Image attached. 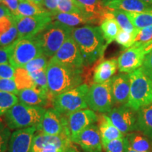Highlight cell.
<instances>
[{"label": "cell", "mask_w": 152, "mask_h": 152, "mask_svg": "<svg viewBox=\"0 0 152 152\" xmlns=\"http://www.w3.org/2000/svg\"><path fill=\"white\" fill-rule=\"evenodd\" d=\"M53 18L71 28H74L80 25H94V23L92 19L84 14L58 13L53 17Z\"/></svg>", "instance_id": "obj_26"}, {"label": "cell", "mask_w": 152, "mask_h": 152, "mask_svg": "<svg viewBox=\"0 0 152 152\" xmlns=\"http://www.w3.org/2000/svg\"><path fill=\"white\" fill-rule=\"evenodd\" d=\"M111 94L114 105H123L128 102L130 80L128 73H121L111 79Z\"/></svg>", "instance_id": "obj_17"}, {"label": "cell", "mask_w": 152, "mask_h": 152, "mask_svg": "<svg viewBox=\"0 0 152 152\" xmlns=\"http://www.w3.org/2000/svg\"><path fill=\"white\" fill-rule=\"evenodd\" d=\"M88 90V85L83 84L57 95L52 100L53 107L63 115H68L74 112L87 109Z\"/></svg>", "instance_id": "obj_6"}, {"label": "cell", "mask_w": 152, "mask_h": 152, "mask_svg": "<svg viewBox=\"0 0 152 152\" xmlns=\"http://www.w3.org/2000/svg\"><path fill=\"white\" fill-rule=\"evenodd\" d=\"M130 90L127 106L134 111L152 104V80L143 73L141 68L129 73Z\"/></svg>", "instance_id": "obj_4"}, {"label": "cell", "mask_w": 152, "mask_h": 152, "mask_svg": "<svg viewBox=\"0 0 152 152\" xmlns=\"http://www.w3.org/2000/svg\"><path fill=\"white\" fill-rule=\"evenodd\" d=\"M1 3L10 10L13 14H16L18 6V0H1Z\"/></svg>", "instance_id": "obj_47"}, {"label": "cell", "mask_w": 152, "mask_h": 152, "mask_svg": "<svg viewBox=\"0 0 152 152\" xmlns=\"http://www.w3.org/2000/svg\"><path fill=\"white\" fill-rule=\"evenodd\" d=\"M11 135V129L5 121L0 119V152H7Z\"/></svg>", "instance_id": "obj_37"}, {"label": "cell", "mask_w": 152, "mask_h": 152, "mask_svg": "<svg viewBox=\"0 0 152 152\" xmlns=\"http://www.w3.org/2000/svg\"><path fill=\"white\" fill-rule=\"evenodd\" d=\"M82 12L90 17L95 24H101L107 16L109 9L104 7L102 0H73Z\"/></svg>", "instance_id": "obj_18"}, {"label": "cell", "mask_w": 152, "mask_h": 152, "mask_svg": "<svg viewBox=\"0 0 152 152\" xmlns=\"http://www.w3.org/2000/svg\"><path fill=\"white\" fill-rule=\"evenodd\" d=\"M50 60L74 68H83L85 66L81 53L72 36L63 44Z\"/></svg>", "instance_id": "obj_13"}, {"label": "cell", "mask_w": 152, "mask_h": 152, "mask_svg": "<svg viewBox=\"0 0 152 152\" xmlns=\"http://www.w3.org/2000/svg\"><path fill=\"white\" fill-rule=\"evenodd\" d=\"M104 5L108 9L130 13H141L152 10V4L142 0H113Z\"/></svg>", "instance_id": "obj_20"}, {"label": "cell", "mask_w": 152, "mask_h": 152, "mask_svg": "<svg viewBox=\"0 0 152 152\" xmlns=\"http://www.w3.org/2000/svg\"><path fill=\"white\" fill-rule=\"evenodd\" d=\"M142 1H144V2L150 4H152V0H142Z\"/></svg>", "instance_id": "obj_53"}, {"label": "cell", "mask_w": 152, "mask_h": 152, "mask_svg": "<svg viewBox=\"0 0 152 152\" xmlns=\"http://www.w3.org/2000/svg\"><path fill=\"white\" fill-rule=\"evenodd\" d=\"M58 13L68 14H83L73 0H58Z\"/></svg>", "instance_id": "obj_40"}, {"label": "cell", "mask_w": 152, "mask_h": 152, "mask_svg": "<svg viewBox=\"0 0 152 152\" xmlns=\"http://www.w3.org/2000/svg\"><path fill=\"white\" fill-rule=\"evenodd\" d=\"M100 28L107 45L115 40L118 34L121 30L116 20L110 12L109 9L107 16L101 23Z\"/></svg>", "instance_id": "obj_25"}, {"label": "cell", "mask_w": 152, "mask_h": 152, "mask_svg": "<svg viewBox=\"0 0 152 152\" xmlns=\"http://www.w3.org/2000/svg\"><path fill=\"white\" fill-rule=\"evenodd\" d=\"M64 152H76V151H75V149H74L73 147H72V146H71V147H68V149H66Z\"/></svg>", "instance_id": "obj_51"}, {"label": "cell", "mask_w": 152, "mask_h": 152, "mask_svg": "<svg viewBox=\"0 0 152 152\" xmlns=\"http://www.w3.org/2000/svg\"><path fill=\"white\" fill-rule=\"evenodd\" d=\"M18 101L17 95L0 91V117L4 115L13 106L18 103Z\"/></svg>", "instance_id": "obj_33"}, {"label": "cell", "mask_w": 152, "mask_h": 152, "mask_svg": "<svg viewBox=\"0 0 152 152\" xmlns=\"http://www.w3.org/2000/svg\"><path fill=\"white\" fill-rule=\"evenodd\" d=\"M17 96L20 102L30 106L44 107L47 106L49 102H51L47 96L42 94L33 88L20 90Z\"/></svg>", "instance_id": "obj_23"}, {"label": "cell", "mask_w": 152, "mask_h": 152, "mask_svg": "<svg viewBox=\"0 0 152 152\" xmlns=\"http://www.w3.org/2000/svg\"><path fill=\"white\" fill-rule=\"evenodd\" d=\"M108 115L111 122L123 134L138 130L137 111H134L126 104L113 108Z\"/></svg>", "instance_id": "obj_12"}, {"label": "cell", "mask_w": 152, "mask_h": 152, "mask_svg": "<svg viewBox=\"0 0 152 152\" xmlns=\"http://www.w3.org/2000/svg\"><path fill=\"white\" fill-rule=\"evenodd\" d=\"M76 152H77V151H76Z\"/></svg>", "instance_id": "obj_56"}, {"label": "cell", "mask_w": 152, "mask_h": 152, "mask_svg": "<svg viewBox=\"0 0 152 152\" xmlns=\"http://www.w3.org/2000/svg\"><path fill=\"white\" fill-rule=\"evenodd\" d=\"M47 58L48 57H47L45 55H41L28 62L23 68H26L29 73L40 71V70L47 69L49 64Z\"/></svg>", "instance_id": "obj_35"}, {"label": "cell", "mask_w": 152, "mask_h": 152, "mask_svg": "<svg viewBox=\"0 0 152 152\" xmlns=\"http://www.w3.org/2000/svg\"><path fill=\"white\" fill-rule=\"evenodd\" d=\"M36 127L18 129L11 134L7 152H30Z\"/></svg>", "instance_id": "obj_16"}, {"label": "cell", "mask_w": 152, "mask_h": 152, "mask_svg": "<svg viewBox=\"0 0 152 152\" xmlns=\"http://www.w3.org/2000/svg\"><path fill=\"white\" fill-rule=\"evenodd\" d=\"M73 28L55 20L50 23L35 36L39 40L43 54L52 57L71 36Z\"/></svg>", "instance_id": "obj_5"}, {"label": "cell", "mask_w": 152, "mask_h": 152, "mask_svg": "<svg viewBox=\"0 0 152 152\" xmlns=\"http://www.w3.org/2000/svg\"><path fill=\"white\" fill-rule=\"evenodd\" d=\"M152 50V41L140 46H132L125 50L118 58L121 73H130L141 68L146 54Z\"/></svg>", "instance_id": "obj_11"}, {"label": "cell", "mask_w": 152, "mask_h": 152, "mask_svg": "<svg viewBox=\"0 0 152 152\" xmlns=\"http://www.w3.org/2000/svg\"><path fill=\"white\" fill-rule=\"evenodd\" d=\"M128 145L132 149L140 152H151L152 144L149 139L141 132H132L126 134Z\"/></svg>", "instance_id": "obj_27"}, {"label": "cell", "mask_w": 152, "mask_h": 152, "mask_svg": "<svg viewBox=\"0 0 152 152\" xmlns=\"http://www.w3.org/2000/svg\"><path fill=\"white\" fill-rule=\"evenodd\" d=\"M125 152H140V151H135V150L132 149V148H130V147H129V145H128V147H127L126 151H125Z\"/></svg>", "instance_id": "obj_52"}, {"label": "cell", "mask_w": 152, "mask_h": 152, "mask_svg": "<svg viewBox=\"0 0 152 152\" xmlns=\"http://www.w3.org/2000/svg\"><path fill=\"white\" fill-rule=\"evenodd\" d=\"M13 14L11 11L4 4H0V18L6 16H11Z\"/></svg>", "instance_id": "obj_49"}, {"label": "cell", "mask_w": 152, "mask_h": 152, "mask_svg": "<svg viewBox=\"0 0 152 152\" xmlns=\"http://www.w3.org/2000/svg\"><path fill=\"white\" fill-rule=\"evenodd\" d=\"M106 152H125L128 146L126 136L102 144Z\"/></svg>", "instance_id": "obj_34"}, {"label": "cell", "mask_w": 152, "mask_h": 152, "mask_svg": "<svg viewBox=\"0 0 152 152\" xmlns=\"http://www.w3.org/2000/svg\"><path fill=\"white\" fill-rule=\"evenodd\" d=\"M51 102L57 95L83 85V69L49 60L46 69Z\"/></svg>", "instance_id": "obj_2"}, {"label": "cell", "mask_w": 152, "mask_h": 152, "mask_svg": "<svg viewBox=\"0 0 152 152\" xmlns=\"http://www.w3.org/2000/svg\"><path fill=\"white\" fill-rule=\"evenodd\" d=\"M58 0H44L43 7L54 17L58 14Z\"/></svg>", "instance_id": "obj_45"}, {"label": "cell", "mask_w": 152, "mask_h": 152, "mask_svg": "<svg viewBox=\"0 0 152 152\" xmlns=\"http://www.w3.org/2000/svg\"><path fill=\"white\" fill-rule=\"evenodd\" d=\"M88 107L95 112L109 113L113 109L111 79L104 83H94L89 87L87 94Z\"/></svg>", "instance_id": "obj_8"}, {"label": "cell", "mask_w": 152, "mask_h": 152, "mask_svg": "<svg viewBox=\"0 0 152 152\" xmlns=\"http://www.w3.org/2000/svg\"><path fill=\"white\" fill-rule=\"evenodd\" d=\"M37 131L51 136H58L65 132V118L54 108L46 110Z\"/></svg>", "instance_id": "obj_14"}, {"label": "cell", "mask_w": 152, "mask_h": 152, "mask_svg": "<svg viewBox=\"0 0 152 152\" xmlns=\"http://www.w3.org/2000/svg\"><path fill=\"white\" fill-rule=\"evenodd\" d=\"M0 3H1V0H0Z\"/></svg>", "instance_id": "obj_55"}, {"label": "cell", "mask_w": 152, "mask_h": 152, "mask_svg": "<svg viewBox=\"0 0 152 152\" xmlns=\"http://www.w3.org/2000/svg\"><path fill=\"white\" fill-rule=\"evenodd\" d=\"M64 118L66 134L73 143L82 131L90 125L98 122L99 115L92 110L85 109L74 112L68 115H64Z\"/></svg>", "instance_id": "obj_10"}, {"label": "cell", "mask_w": 152, "mask_h": 152, "mask_svg": "<svg viewBox=\"0 0 152 152\" xmlns=\"http://www.w3.org/2000/svg\"><path fill=\"white\" fill-rule=\"evenodd\" d=\"M0 91L18 95L19 91L14 79L0 78Z\"/></svg>", "instance_id": "obj_41"}, {"label": "cell", "mask_w": 152, "mask_h": 152, "mask_svg": "<svg viewBox=\"0 0 152 152\" xmlns=\"http://www.w3.org/2000/svg\"><path fill=\"white\" fill-rule=\"evenodd\" d=\"M126 13L137 29L152 26V10L141 13Z\"/></svg>", "instance_id": "obj_31"}, {"label": "cell", "mask_w": 152, "mask_h": 152, "mask_svg": "<svg viewBox=\"0 0 152 152\" xmlns=\"http://www.w3.org/2000/svg\"><path fill=\"white\" fill-rule=\"evenodd\" d=\"M138 31L134 32V33H130V32L121 30L118 34L115 41H116L118 44H119L120 45L125 47V48H130V47H132L133 45L135 42Z\"/></svg>", "instance_id": "obj_36"}, {"label": "cell", "mask_w": 152, "mask_h": 152, "mask_svg": "<svg viewBox=\"0 0 152 152\" xmlns=\"http://www.w3.org/2000/svg\"><path fill=\"white\" fill-rule=\"evenodd\" d=\"M14 81L18 91L25 89L34 88L35 82L30 74L24 68H16L14 75Z\"/></svg>", "instance_id": "obj_29"}, {"label": "cell", "mask_w": 152, "mask_h": 152, "mask_svg": "<svg viewBox=\"0 0 152 152\" xmlns=\"http://www.w3.org/2000/svg\"><path fill=\"white\" fill-rule=\"evenodd\" d=\"M152 41V26L139 29L135 42L133 46H140Z\"/></svg>", "instance_id": "obj_39"}, {"label": "cell", "mask_w": 152, "mask_h": 152, "mask_svg": "<svg viewBox=\"0 0 152 152\" xmlns=\"http://www.w3.org/2000/svg\"><path fill=\"white\" fill-rule=\"evenodd\" d=\"M55 144L59 147L68 148L71 146V141L65 132L58 136H51L37 131L34 135L30 152H42L48 144Z\"/></svg>", "instance_id": "obj_19"}, {"label": "cell", "mask_w": 152, "mask_h": 152, "mask_svg": "<svg viewBox=\"0 0 152 152\" xmlns=\"http://www.w3.org/2000/svg\"><path fill=\"white\" fill-rule=\"evenodd\" d=\"M30 1H33V3L39 6H41V7H43L44 5V0H30Z\"/></svg>", "instance_id": "obj_50"}, {"label": "cell", "mask_w": 152, "mask_h": 152, "mask_svg": "<svg viewBox=\"0 0 152 152\" xmlns=\"http://www.w3.org/2000/svg\"><path fill=\"white\" fill-rule=\"evenodd\" d=\"M42 54L41 45L36 37L18 39L14 44L9 64L15 69L23 68L30 61Z\"/></svg>", "instance_id": "obj_7"}, {"label": "cell", "mask_w": 152, "mask_h": 152, "mask_svg": "<svg viewBox=\"0 0 152 152\" xmlns=\"http://www.w3.org/2000/svg\"><path fill=\"white\" fill-rule=\"evenodd\" d=\"M73 143L78 144L86 152H102L103 146L98 125L92 124L85 128Z\"/></svg>", "instance_id": "obj_15"}, {"label": "cell", "mask_w": 152, "mask_h": 152, "mask_svg": "<svg viewBox=\"0 0 152 152\" xmlns=\"http://www.w3.org/2000/svg\"><path fill=\"white\" fill-rule=\"evenodd\" d=\"M118 59L115 58L102 60L96 66L93 75L94 83H104L109 80L116 73Z\"/></svg>", "instance_id": "obj_21"}, {"label": "cell", "mask_w": 152, "mask_h": 152, "mask_svg": "<svg viewBox=\"0 0 152 152\" xmlns=\"http://www.w3.org/2000/svg\"><path fill=\"white\" fill-rule=\"evenodd\" d=\"M71 36L83 56L85 66H90L103 58L106 45L99 26L87 25L73 28Z\"/></svg>", "instance_id": "obj_1"}, {"label": "cell", "mask_w": 152, "mask_h": 152, "mask_svg": "<svg viewBox=\"0 0 152 152\" xmlns=\"http://www.w3.org/2000/svg\"><path fill=\"white\" fill-rule=\"evenodd\" d=\"M98 123L102 144L125 137V134L113 124L109 115L106 114L102 113L99 115Z\"/></svg>", "instance_id": "obj_22"}, {"label": "cell", "mask_w": 152, "mask_h": 152, "mask_svg": "<svg viewBox=\"0 0 152 152\" xmlns=\"http://www.w3.org/2000/svg\"><path fill=\"white\" fill-rule=\"evenodd\" d=\"M15 23H15L14 14L11 16H4L0 18V35L5 33L6 32L10 30Z\"/></svg>", "instance_id": "obj_42"}, {"label": "cell", "mask_w": 152, "mask_h": 152, "mask_svg": "<svg viewBox=\"0 0 152 152\" xmlns=\"http://www.w3.org/2000/svg\"><path fill=\"white\" fill-rule=\"evenodd\" d=\"M30 74L34 80V82H35V87L33 89L41 93L42 94L47 96L50 100L46 69L40 70V71L33 72V73Z\"/></svg>", "instance_id": "obj_30"}, {"label": "cell", "mask_w": 152, "mask_h": 152, "mask_svg": "<svg viewBox=\"0 0 152 152\" xmlns=\"http://www.w3.org/2000/svg\"><path fill=\"white\" fill-rule=\"evenodd\" d=\"M18 30V39L32 38L39 33L47 25L52 22L53 16L49 12H45L33 16L14 15Z\"/></svg>", "instance_id": "obj_9"}, {"label": "cell", "mask_w": 152, "mask_h": 152, "mask_svg": "<svg viewBox=\"0 0 152 152\" xmlns=\"http://www.w3.org/2000/svg\"><path fill=\"white\" fill-rule=\"evenodd\" d=\"M48 12L43 7L33 3L30 0H18L17 16H33L35 15Z\"/></svg>", "instance_id": "obj_28"}, {"label": "cell", "mask_w": 152, "mask_h": 152, "mask_svg": "<svg viewBox=\"0 0 152 152\" xmlns=\"http://www.w3.org/2000/svg\"><path fill=\"white\" fill-rule=\"evenodd\" d=\"M14 44L8 47H0V64L9 62V58L12 52Z\"/></svg>", "instance_id": "obj_46"}, {"label": "cell", "mask_w": 152, "mask_h": 152, "mask_svg": "<svg viewBox=\"0 0 152 152\" xmlns=\"http://www.w3.org/2000/svg\"><path fill=\"white\" fill-rule=\"evenodd\" d=\"M16 69L9 63L0 64V78L14 79Z\"/></svg>", "instance_id": "obj_43"}, {"label": "cell", "mask_w": 152, "mask_h": 152, "mask_svg": "<svg viewBox=\"0 0 152 152\" xmlns=\"http://www.w3.org/2000/svg\"><path fill=\"white\" fill-rule=\"evenodd\" d=\"M18 39V33L16 23L5 33L0 35V47H5L13 45Z\"/></svg>", "instance_id": "obj_38"}, {"label": "cell", "mask_w": 152, "mask_h": 152, "mask_svg": "<svg viewBox=\"0 0 152 152\" xmlns=\"http://www.w3.org/2000/svg\"><path fill=\"white\" fill-rule=\"evenodd\" d=\"M113 1V0H102V2H103V4H105L106 2H109V1Z\"/></svg>", "instance_id": "obj_54"}, {"label": "cell", "mask_w": 152, "mask_h": 152, "mask_svg": "<svg viewBox=\"0 0 152 152\" xmlns=\"http://www.w3.org/2000/svg\"><path fill=\"white\" fill-rule=\"evenodd\" d=\"M46 109L41 106H30L18 102L4 114V121L11 130L37 127Z\"/></svg>", "instance_id": "obj_3"}, {"label": "cell", "mask_w": 152, "mask_h": 152, "mask_svg": "<svg viewBox=\"0 0 152 152\" xmlns=\"http://www.w3.org/2000/svg\"><path fill=\"white\" fill-rule=\"evenodd\" d=\"M68 148L59 147L56 144L51 143L46 145V147L43 149L42 152H64Z\"/></svg>", "instance_id": "obj_48"}, {"label": "cell", "mask_w": 152, "mask_h": 152, "mask_svg": "<svg viewBox=\"0 0 152 152\" xmlns=\"http://www.w3.org/2000/svg\"><path fill=\"white\" fill-rule=\"evenodd\" d=\"M137 127L139 131L152 140V104L137 111Z\"/></svg>", "instance_id": "obj_24"}, {"label": "cell", "mask_w": 152, "mask_h": 152, "mask_svg": "<svg viewBox=\"0 0 152 152\" xmlns=\"http://www.w3.org/2000/svg\"><path fill=\"white\" fill-rule=\"evenodd\" d=\"M141 69L146 75L152 80V50L146 54Z\"/></svg>", "instance_id": "obj_44"}, {"label": "cell", "mask_w": 152, "mask_h": 152, "mask_svg": "<svg viewBox=\"0 0 152 152\" xmlns=\"http://www.w3.org/2000/svg\"><path fill=\"white\" fill-rule=\"evenodd\" d=\"M109 11L111 14L113 15L114 18L116 20L121 30H125V31L127 32H130V33H134V32L138 31L139 29H137L133 26L132 23L131 22L130 18H129L125 11L111 10V9H109Z\"/></svg>", "instance_id": "obj_32"}]
</instances>
